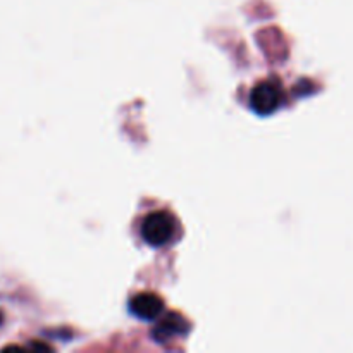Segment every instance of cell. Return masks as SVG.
Segmentation results:
<instances>
[{"mask_svg":"<svg viewBox=\"0 0 353 353\" xmlns=\"http://www.w3.org/2000/svg\"><path fill=\"white\" fill-rule=\"evenodd\" d=\"M131 312L137 317L143 321H152L162 312L164 309V303L154 293H140V295L134 296L130 303Z\"/></svg>","mask_w":353,"mask_h":353,"instance_id":"3","label":"cell"},{"mask_svg":"<svg viewBox=\"0 0 353 353\" xmlns=\"http://www.w3.org/2000/svg\"><path fill=\"white\" fill-rule=\"evenodd\" d=\"M140 233L145 243H148L150 247H162L174 238L176 219L164 210L152 212L141 223Z\"/></svg>","mask_w":353,"mask_h":353,"instance_id":"1","label":"cell"},{"mask_svg":"<svg viewBox=\"0 0 353 353\" xmlns=\"http://www.w3.org/2000/svg\"><path fill=\"white\" fill-rule=\"evenodd\" d=\"M283 102V86L276 79L262 81L252 90L250 93V107L254 112L261 116H269L276 112Z\"/></svg>","mask_w":353,"mask_h":353,"instance_id":"2","label":"cell"}]
</instances>
